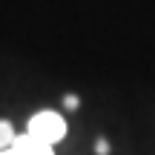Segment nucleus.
Here are the masks:
<instances>
[{
	"instance_id": "2",
	"label": "nucleus",
	"mask_w": 155,
	"mask_h": 155,
	"mask_svg": "<svg viewBox=\"0 0 155 155\" xmlns=\"http://www.w3.org/2000/svg\"><path fill=\"white\" fill-rule=\"evenodd\" d=\"M0 155H55V150L46 144H40V141H35L32 135H17L15 141H12V147H6V150H0Z\"/></svg>"
},
{
	"instance_id": "5",
	"label": "nucleus",
	"mask_w": 155,
	"mask_h": 155,
	"mask_svg": "<svg viewBox=\"0 0 155 155\" xmlns=\"http://www.w3.org/2000/svg\"><path fill=\"white\" fill-rule=\"evenodd\" d=\"M95 152H98V155H106V152H109V144H106V138H98V141H95Z\"/></svg>"
},
{
	"instance_id": "4",
	"label": "nucleus",
	"mask_w": 155,
	"mask_h": 155,
	"mask_svg": "<svg viewBox=\"0 0 155 155\" xmlns=\"http://www.w3.org/2000/svg\"><path fill=\"white\" fill-rule=\"evenodd\" d=\"M63 106H66L69 112H75L78 106H81V104H78V95H66V98H63Z\"/></svg>"
},
{
	"instance_id": "3",
	"label": "nucleus",
	"mask_w": 155,
	"mask_h": 155,
	"mask_svg": "<svg viewBox=\"0 0 155 155\" xmlns=\"http://www.w3.org/2000/svg\"><path fill=\"white\" fill-rule=\"evenodd\" d=\"M17 138L15 127H12L9 121H0V150H6V147H12V141Z\"/></svg>"
},
{
	"instance_id": "1",
	"label": "nucleus",
	"mask_w": 155,
	"mask_h": 155,
	"mask_svg": "<svg viewBox=\"0 0 155 155\" xmlns=\"http://www.w3.org/2000/svg\"><path fill=\"white\" fill-rule=\"evenodd\" d=\"M26 135H32L35 141H40V144H46V147H55V144H61V141L66 138V121H63V115H58V112L43 109V112L29 118Z\"/></svg>"
}]
</instances>
